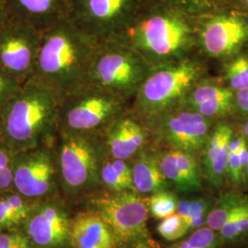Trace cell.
Here are the masks:
<instances>
[{"label": "cell", "instance_id": "6da1fadb", "mask_svg": "<svg viewBox=\"0 0 248 248\" xmlns=\"http://www.w3.org/2000/svg\"><path fill=\"white\" fill-rule=\"evenodd\" d=\"M99 42L69 18L43 32L32 78L45 82L61 98L88 84Z\"/></svg>", "mask_w": 248, "mask_h": 248}, {"label": "cell", "instance_id": "7a4b0ae2", "mask_svg": "<svg viewBox=\"0 0 248 248\" xmlns=\"http://www.w3.org/2000/svg\"><path fill=\"white\" fill-rule=\"evenodd\" d=\"M61 96L36 78L27 80L0 108L2 141L14 153L53 142L59 128Z\"/></svg>", "mask_w": 248, "mask_h": 248}, {"label": "cell", "instance_id": "3957f363", "mask_svg": "<svg viewBox=\"0 0 248 248\" xmlns=\"http://www.w3.org/2000/svg\"><path fill=\"white\" fill-rule=\"evenodd\" d=\"M196 33L194 17L148 2L133 23L114 38L127 37L151 59L164 61L185 53L192 45Z\"/></svg>", "mask_w": 248, "mask_h": 248}, {"label": "cell", "instance_id": "277c9868", "mask_svg": "<svg viewBox=\"0 0 248 248\" xmlns=\"http://www.w3.org/2000/svg\"><path fill=\"white\" fill-rule=\"evenodd\" d=\"M59 179L71 192L98 185L106 148L100 133L59 129L53 142Z\"/></svg>", "mask_w": 248, "mask_h": 248}, {"label": "cell", "instance_id": "5b68a950", "mask_svg": "<svg viewBox=\"0 0 248 248\" xmlns=\"http://www.w3.org/2000/svg\"><path fill=\"white\" fill-rule=\"evenodd\" d=\"M148 78V65L123 43L99 44L92 61L88 84L124 99L138 90Z\"/></svg>", "mask_w": 248, "mask_h": 248}, {"label": "cell", "instance_id": "8992f818", "mask_svg": "<svg viewBox=\"0 0 248 248\" xmlns=\"http://www.w3.org/2000/svg\"><path fill=\"white\" fill-rule=\"evenodd\" d=\"M124 99L87 84L62 98L59 129L81 133H100L122 115Z\"/></svg>", "mask_w": 248, "mask_h": 248}, {"label": "cell", "instance_id": "52a82bcc", "mask_svg": "<svg viewBox=\"0 0 248 248\" xmlns=\"http://www.w3.org/2000/svg\"><path fill=\"white\" fill-rule=\"evenodd\" d=\"M147 4L148 0H70L69 18L102 43L124 31Z\"/></svg>", "mask_w": 248, "mask_h": 248}, {"label": "cell", "instance_id": "ba28073f", "mask_svg": "<svg viewBox=\"0 0 248 248\" xmlns=\"http://www.w3.org/2000/svg\"><path fill=\"white\" fill-rule=\"evenodd\" d=\"M93 205L112 232L117 247L135 248L149 238L147 200L134 191L115 192L95 200Z\"/></svg>", "mask_w": 248, "mask_h": 248}, {"label": "cell", "instance_id": "9c48e42d", "mask_svg": "<svg viewBox=\"0 0 248 248\" xmlns=\"http://www.w3.org/2000/svg\"><path fill=\"white\" fill-rule=\"evenodd\" d=\"M202 72L200 62L184 60L151 74L139 89V108L153 115L165 111L194 88Z\"/></svg>", "mask_w": 248, "mask_h": 248}, {"label": "cell", "instance_id": "30bf717a", "mask_svg": "<svg viewBox=\"0 0 248 248\" xmlns=\"http://www.w3.org/2000/svg\"><path fill=\"white\" fill-rule=\"evenodd\" d=\"M195 18L206 53L215 58H233L248 43V15L230 6Z\"/></svg>", "mask_w": 248, "mask_h": 248}, {"label": "cell", "instance_id": "8fae6325", "mask_svg": "<svg viewBox=\"0 0 248 248\" xmlns=\"http://www.w3.org/2000/svg\"><path fill=\"white\" fill-rule=\"evenodd\" d=\"M53 142L15 153L13 186L20 195L38 198L53 190L59 178Z\"/></svg>", "mask_w": 248, "mask_h": 248}, {"label": "cell", "instance_id": "7c38bea8", "mask_svg": "<svg viewBox=\"0 0 248 248\" xmlns=\"http://www.w3.org/2000/svg\"><path fill=\"white\" fill-rule=\"evenodd\" d=\"M43 32L9 21L0 30V69L24 83L33 77Z\"/></svg>", "mask_w": 248, "mask_h": 248}, {"label": "cell", "instance_id": "4fadbf2b", "mask_svg": "<svg viewBox=\"0 0 248 248\" xmlns=\"http://www.w3.org/2000/svg\"><path fill=\"white\" fill-rule=\"evenodd\" d=\"M211 119L196 111L174 112L161 122L159 138L171 149L194 155L204 150L211 134Z\"/></svg>", "mask_w": 248, "mask_h": 248}, {"label": "cell", "instance_id": "5bb4252c", "mask_svg": "<svg viewBox=\"0 0 248 248\" xmlns=\"http://www.w3.org/2000/svg\"><path fill=\"white\" fill-rule=\"evenodd\" d=\"M71 222L60 207L47 204L31 212L26 231L30 240L40 248H59L69 241Z\"/></svg>", "mask_w": 248, "mask_h": 248}, {"label": "cell", "instance_id": "9a60e30c", "mask_svg": "<svg viewBox=\"0 0 248 248\" xmlns=\"http://www.w3.org/2000/svg\"><path fill=\"white\" fill-rule=\"evenodd\" d=\"M8 20L44 32L69 18L70 0H5Z\"/></svg>", "mask_w": 248, "mask_h": 248}, {"label": "cell", "instance_id": "2e32d148", "mask_svg": "<svg viewBox=\"0 0 248 248\" xmlns=\"http://www.w3.org/2000/svg\"><path fill=\"white\" fill-rule=\"evenodd\" d=\"M233 127L227 123H219L213 128L204 148V174L210 185L221 188L227 183V164L232 137Z\"/></svg>", "mask_w": 248, "mask_h": 248}, {"label": "cell", "instance_id": "e0dca14e", "mask_svg": "<svg viewBox=\"0 0 248 248\" xmlns=\"http://www.w3.org/2000/svg\"><path fill=\"white\" fill-rule=\"evenodd\" d=\"M106 152L114 159L127 160L140 150L147 133L130 117L119 116L100 132Z\"/></svg>", "mask_w": 248, "mask_h": 248}, {"label": "cell", "instance_id": "ac0fdd59", "mask_svg": "<svg viewBox=\"0 0 248 248\" xmlns=\"http://www.w3.org/2000/svg\"><path fill=\"white\" fill-rule=\"evenodd\" d=\"M160 169L178 191L190 193L202 188L198 163L193 155L184 151L169 149L158 155Z\"/></svg>", "mask_w": 248, "mask_h": 248}, {"label": "cell", "instance_id": "d6986e66", "mask_svg": "<svg viewBox=\"0 0 248 248\" xmlns=\"http://www.w3.org/2000/svg\"><path fill=\"white\" fill-rule=\"evenodd\" d=\"M75 248H117L114 235L97 213H80L71 222Z\"/></svg>", "mask_w": 248, "mask_h": 248}, {"label": "cell", "instance_id": "ffe728a7", "mask_svg": "<svg viewBox=\"0 0 248 248\" xmlns=\"http://www.w3.org/2000/svg\"><path fill=\"white\" fill-rule=\"evenodd\" d=\"M234 91L218 85L196 87L188 96L193 110L210 119L231 113L234 108Z\"/></svg>", "mask_w": 248, "mask_h": 248}, {"label": "cell", "instance_id": "44dd1931", "mask_svg": "<svg viewBox=\"0 0 248 248\" xmlns=\"http://www.w3.org/2000/svg\"><path fill=\"white\" fill-rule=\"evenodd\" d=\"M132 171L133 186L139 193L153 194L168 190L170 186V182L160 169L158 155L142 154L135 161Z\"/></svg>", "mask_w": 248, "mask_h": 248}, {"label": "cell", "instance_id": "7402d4cb", "mask_svg": "<svg viewBox=\"0 0 248 248\" xmlns=\"http://www.w3.org/2000/svg\"><path fill=\"white\" fill-rule=\"evenodd\" d=\"M248 162V140L242 133H235L231 142L227 164V183L231 189L245 191L246 169Z\"/></svg>", "mask_w": 248, "mask_h": 248}, {"label": "cell", "instance_id": "603a6c76", "mask_svg": "<svg viewBox=\"0 0 248 248\" xmlns=\"http://www.w3.org/2000/svg\"><path fill=\"white\" fill-rule=\"evenodd\" d=\"M248 200V193L234 189L223 192L215 201L213 208L207 216L206 226L219 232L238 208Z\"/></svg>", "mask_w": 248, "mask_h": 248}, {"label": "cell", "instance_id": "cb8c5ba5", "mask_svg": "<svg viewBox=\"0 0 248 248\" xmlns=\"http://www.w3.org/2000/svg\"><path fill=\"white\" fill-rule=\"evenodd\" d=\"M100 180L114 192L135 191L132 168L126 160L104 161L100 169Z\"/></svg>", "mask_w": 248, "mask_h": 248}, {"label": "cell", "instance_id": "d4e9b609", "mask_svg": "<svg viewBox=\"0 0 248 248\" xmlns=\"http://www.w3.org/2000/svg\"><path fill=\"white\" fill-rule=\"evenodd\" d=\"M214 202L204 198L178 202L177 213L184 220L188 233L206 225L207 216Z\"/></svg>", "mask_w": 248, "mask_h": 248}, {"label": "cell", "instance_id": "484cf974", "mask_svg": "<svg viewBox=\"0 0 248 248\" xmlns=\"http://www.w3.org/2000/svg\"><path fill=\"white\" fill-rule=\"evenodd\" d=\"M219 234L222 246L248 244V200L232 214Z\"/></svg>", "mask_w": 248, "mask_h": 248}, {"label": "cell", "instance_id": "4316f807", "mask_svg": "<svg viewBox=\"0 0 248 248\" xmlns=\"http://www.w3.org/2000/svg\"><path fill=\"white\" fill-rule=\"evenodd\" d=\"M30 213L28 204L19 196L11 195L0 200V231L22 222Z\"/></svg>", "mask_w": 248, "mask_h": 248}, {"label": "cell", "instance_id": "83f0119b", "mask_svg": "<svg viewBox=\"0 0 248 248\" xmlns=\"http://www.w3.org/2000/svg\"><path fill=\"white\" fill-rule=\"evenodd\" d=\"M148 2L165 5L191 17H197L222 7L224 0H148Z\"/></svg>", "mask_w": 248, "mask_h": 248}, {"label": "cell", "instance_id": "f1b7e54d", "mask_svg": "<svg viewBox=\"0 0 248 248\" xmlns=\"http://www.w3.org/2000/svg\"><path fill=\"white\" fill-rule=\"evenodd\" d=\"M222 246L219 232L212 230L205 225L191 232L186 238L166 248H221Z\"/></svg>", "mask_w": 248, "mask_h": 248}, {"label": "cell", "instance_id": "f546056e", "mask_svg": "<svg viewBox=\"0 0 248 248\" xmlns=\"http://www.w3.org/2000/svg\"><path fill=\"white\" fill-rule=\"evenodd\" d=\"M178 199L173 192L161 190L151 194L147 199L148 210L151 215L155 219H165L177 213Z\"/></svg>", "mask_w": 248, "mask_h": 248}, {"label": "cell", "instance_id": "4dcf8cb0", "mask_svg": "<svg viewBox=\"0 0 248 248\" xmlns=\"http://www.w3.org/2000/svg\"><path fill=\"white\" fill-rule=\"evenodd\" d=\"M225 79L234 92L248 88V55L237 54L232 59L225 68Z\"/></svg>", "mask_w": 248, "mask_h": 248}, {"label": "cell", "instance_id": "1f68e13d", "mask_svg": "<svg viewBox=\"0 0 248 248\" xmlns=\"http://www.w3.org/2000/svg\"><path fill=\"white\" fill-rule=\"evenodd\" d=\"M157 232L167 241L175 242L188 233L186 223L177 213L162 219L157 225Z\"/></svg>", "mask_w": 248, "mask_h": 248}, {"label": "cell", "instance_id": "d6a6232c", "mask_svg": "<svg viewBox=\"0 0 248 248\" xmlns=\"http://www.w3.org/2000/svg\"><path fill=\"white\" fill-rule=\"evenodd\" d=\"M15 153L3 141L0 142V192L13 186V163Z\"/></svg>", "mask_w": 248, "mask_h": 248}, {"label": "cell", "instance_id": "836d02e7", "mask_svg": "<svg viewBox=\"0 0 248 248\" xmlns=\"http://www.w3.org/2000/svg\"><path fill=\"white\" fill-rule=\"evenodd\" d=\"M22 83L0 69V108L12 98Z\"/></svg>", "mask_w": 248, "mask_h": 248}, {"label": "cell", "instance_id": "e575fe53", "mask_svg": "<svg viewBox=\"0 0 248 248\" xmlns=\"http://www.w3.org/2000/svg\"><path fill=\"white\" fill-rule=\"evenodd\" d=\"M0 248H31L29 238L20 233L0 234Z\"/></svg>", "mask_w": 248, "mask_h": 248}, {"label": "cell", "instance_id": "d590c367", "mask_svg": "<svg viewBox=\"0 0 248 248\" xmlns=\"http://www.w3.org/2000/svg\"><path fill=\"white\" fill-rule=\"evenodd\" d=\"M234 108H236L243 117L248 118V88L235 92Z\"/></svg>", "mask_w": 248, "mask_h": 248}, {"label": "cell", "instance_id": "8d00e7d4", "mask_svg": "<svg viewBox=\"0 0 248 248\" xmlns=\"http://www.w3.org/2000/svg\"><path fill=\"white\" fill-rule=\"evenodd\" d=\"M223 5L230 6L248 15V0H229L226 1Z\"/></svg>", "mask_w": 248, "mask_h": 248}, {"label": "cell", "instance_id": "74e56055", "mask_svg": "<svg viewBox=\"0 0 248 248\" xmlns=\"http://www.w3.org/2000/svg\"><path fill=\"white\" fill-rule=\"evenodd\" d=\"M8 22V13L5 0H0V30Z\"/></svg>", "mask_w": 248, "mask_h": 248}, {"label": "cell", "instance_id": "f35d334b", "mask_svg": "<svg viewBox=\"0 0 248 248\" xmlns=\"http://www.w3.org/2000/svg\"><path fill=\"white\" fill-rule=\"evenodd\" d=\"M238 132L242 133L248 140V120L240 124Z\"/></svg>", "mask_w": 248, "mask_h": 248}, {"label": "cell", "instance_id": "ab89813d", "mask_svg": "<svg viewBox=\"0 0 248 248\" xmlns=\"http://www.w3.org/2000/svg\"><path fill=\"white\" fill-rule=\"evenodd\" d=\"M135 248H152L151 247H149L146 243H141V244H139L137 247Z\"/></svg>", "mask_w": 248, "mask_h": 248}, {"label": "cell", "instance_id": "60d3db41", "mask_svg": "<svg viewBox=\"0 0 248 248\" xmlns=\"http://www.w3.org/2000/svg\"><path fill=\"white\" fill-rule=\"evenodd\" d=\"M246 186H247V190H248V162L246 169Z\"/></svg>", "mask_w": 248, "mask_h": 248}, {"label": "cell", "instance_id": "b9f144b4", "mask_svg": "<svg viewBox=\"0 0 248 248\" xmlns=\"http://www.w3.org/2000/svg\"><path fill=\"white\" fill-rule=\"evenodd\" d=\"M2 141V119L0 115V142Z\"/></svg>", "mask_w": 248, "mask_h": 248}, {"label": "cell", "instance_id": "7bdbcfd3", "mask_svg": "<svg viewBox=\"0 0 248 248\" xmlns=\"http://www.w3.org/2000/svg\"><path fill=\"white\" fill-rule=\"evenodd\" d=\"M226 1H229V0H224V3H225V2H226ZM224 3H223V4H224Z\"/></svg>", "mask_w": 248, "mask_h": 248}, {"label": "cell", "instance_id": "ee69618b", "mask_svg": "<svg viewBox=\"0 0 248 248\" xmlns=\"http://www.w3.org/2000/svg\"></svg>", "mask_w": 248, "mask_h": 248}, {"label": "cell", "instance_id": "f6af8a7d", "mask_svg": "<svg viewBox=\"0 0 248 248\" xmlns=\"http://www.w3.org/2000/svg\"></svg>", "mask_w": 248, "mask_h": 248}]
</instances>
